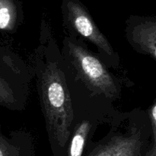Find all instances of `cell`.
Here are the masks:
<instances>
[{
	"label": "cell",
	"mask_w": 156,
	"mask_h": 156,
	"mask_svg": "<svg viewBox=\"0 0 156 156\" xmlns=\"http://www.w3.org/2000/svg\"><path fill=\"white\" fill-rule=\"evenodd\" d=\"M13 27V17L10 8L0 0V30H9Z\"/></svg>",
	"instance_id": "cell-7"
},
{
	"label": "cell",
	"mask_w": 156,
	"mask_h": 156,
	"mask_svg": "<svg viewBox=\"0 0 156 156\" xmlns=\"http://www.w3.org/2000/svg\"><path fill=\"white\" fill-rule=\"evenodd\" d=\"M41 111L53 156H66L74 118L67 67L56 39L41 33L33 59Z\"/></svg>",
	"instance_id": "cell-1"
},
{
	"label": "cell",
	"mask_w": 156,
	"mask_h": 156,
	"mask_svg": "<svg viewBox=\"0 0 156 156\" xmlns=\"http://www.w3.org/2000/svg\"><path fill=\"white\" fill-rule=\"evenodd\" d=\"M21 85L10 83L9 79L0 75V104L12 110H21L26 100Z\"/></svg>",
	"instance_id": "cell-6"
},
{
	"label": "cell",
	"mask_w": 156,
	"mask_h": 156,
	"mask_svg": "<svg viewBox=\"0 0 156 156\" xmlns=\"http://www.w3.org/2000/svg\"><path fill=\"white\" fill-rule=\"evenodd\" d=\"M0 156H20V150L7 139L0 135Z\"/></svg>",
	"instance_id": "cell-8"
},
{
	"label": "cell",
	"mask_w": 156,
	"mask_h": 156,
	"mask_svg": "<svg viewBox=\"0 0 156 156\" xmlns=\"http://www.w3.org/2000/svg\"><path fill=\"white\" fill-rule=\"evenodd\" d=\"M110 130L98 141L91 142L82 156H145L152 141L147 111H117L110 121Z\"/></svg>",
	"instance_id": "cell-2"
},
{
	"label": "cell",
	"mask_w": 156,
	"mask_h": 156,
	"mask_svg": "<svg viewBox=\"0 0 156 156\" xmlns=\"http://www.w3.org/2000/svg\"><path fill=\"white\" fill-rule=\"evenodd\" d=\"M69 28L70 32L67 33L68 35L79 37L95 46L98 51V55L108 68L117 69L120 66V59L118 53L88 14L79 7L72 8Z\"/></svg>",
	"instance_id": "cell-4"
},
{
	"label": "cell",
	"mask_w": 156,
	"mask_h": 156,
	"mask_svg": "<svg viewBox=\"0 0 156 156\" xmlns=\"http://www.w3.org/2000/svg\"><path fill=\"white\" fill-rule=\"evenodd\" d=\"M61 53L74 79L90 94L112 103L120 98V79L109 71L98 55L88 48L85 41L66 34Z\"/></svg>",
	"instance_id": "cell-3"
},
{
	"label": "cell",
	"mask_w": 156,
	"mask_h": 156,
	"mask_svg": "<svg viewBox=\"0 0 156 156\" xmlns=\"http://www.w3.org/2000/svg\"><path fill=\"white\" fill-rule=\"evenodd\" d=\"M126 37L131 47L138 53L149 55L156 60V25H137L126 30Z\"/></svg>",
	"instance_id": "cell-5"
}]
</instances>
